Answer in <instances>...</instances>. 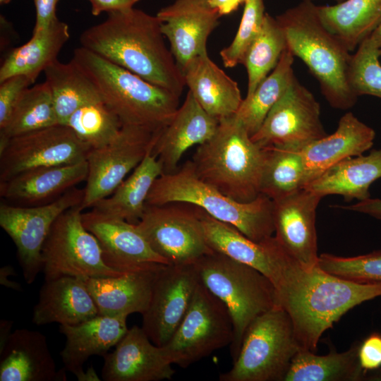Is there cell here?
Instances as JSON below:
<instances>
[{
    "label": "cell",
    "instance_id": "cell-12",
    "mask_svg": "<svg viewBox=\"0 0 381 381\" xmlns=\"http://www.w3.org/2000/svg\"><path fill=\"white\" fill-rule=\"evenodd\" d=\"M161 130L123 125L111 143L90 150L86 159L88 172L80 204L83 210L92 208L113 193L128 174L152 150Z\"/></svg>",
    "mask_w": 381,
    "mask_h": 381
},
{
    "label": "cell",
    "instance_id": "cell-50",
    "mask_svg": "<svg viewBox=\"0 0 381 381\" xmlns=\"http://www.w3.org/2000/svg\"><path fill=\"white\" fill-rule=\"evenodd\" d=\"M14 274L15 271L11 265L2 267L0 270V284L13 290L20 291L22 288L20 284L7 278Z\"/></svg>",
    "mask_w": 381,
    "mask_h": 381
},
{
    "label": "cell",
    "instance_id": "cell-24",
    "mask_svg": "<svg viewBox=\"0 0 381 381\" xmlns=\"http://www.w3.org/2000/svg\"><path fill=\"white\" fill-rule=\"evenodd\" d=\"M375 132L352 112L339 121L336 131L302 148L305 162L303 188L337 162L363 155L374 143Z\"/></svg>",
    "mask_w": 381,
    "mask_h": 381
},
{
    "label": "cell",
    "instance_id": "cell-20",
    "mask_svg": "<svg viewBox=\"0 0 381 381\" xmlns=\"http://www.w3.org/2000/svg\"><path fill=\"white\" fill-rule=\"evenodd\" d=\"M201 218L206 241L214 252L258 270L271 280L277 289L285 269L293 259L274 236L255 241L203 210Z\"/></svg>",
    "mask_w": 381,
    "mask_h": 381
},
{
    "label": "cell",
    "instance_id": "cell-40",
    "mask_svg": "<svg viewBox=\"0 0 381 381\" xmlns=\"http://www.w3.org/2000/svg\"><path fill=\"white\" fill-rule=\"evenodd\" d=\"M90 150L111 143L123 124L103 101L86 104L77 109L66 123Z\"/></svg>",
    "mask_w": 381,
    "mask_h": 381
},
{
    "label": "cell",
    "instance_id": "cell-17",
    "mask_svg": "<svg viewBox=\"0 0 381 381\" xmlns=\"http://www.w3.org/2000/svg\"><path fill=\"white\" fill-rule=\"evenodd\" d=\"M320 195L301 188L272 200L274 237L285 252L301 267H318L316 210Z\"/></svg>",
    "mask_w": 381,
    "mask_h": 381
},
{
    "label": "cell",
    "instance_id": "cell-41",
    "mask_svg": "<svg viewBox=\"0 0 381 381\" xmlns=\"http://www.w3.org/2000/svg\"><path fill=\"white\" fill-rule=\"evenodd\" d=\"M379 47L370 36L363 40L352 54L349 71V83L358 97L370 95L381 99V64Z\"/></svg>",
    "mask_w": 381,
    "mask_h": 381
},
{
    "label": "cell",
    "instance_id": "cell-36",
    "mask_svg": "<svg viewBox=\"0 0 381 381\" xmlns=\"http://www.w3.org/2000/svg\"><path fill=\"white\" fill-rule=\"evenodd\" d=\"M294 62V56L286 48L272 71L250 97L243 99L235 116L250 136L259 130L268 112L296 78Z\"/></svg>",
    "mask_w": 381,
    "mask_h": 381
},
{
    "label": "cell",
    "instance_id": "cell-13",
    "mask_svg": "<svg viewBox=\"0 0 381 381\" xmlns=\"http://www.w3.org/2000/svg\"><path fill=\"white\" fill-rule=\"evenodd\" d=\"M84 189L73 188L56 200L33 206L0 205V226L15 243L24 280L32 284L42 271V251L57 218L80 205Z\"/></svg>",
    "mask_w": 381,
    "mask_h": 381
},
{
    "label": "cell",
    "instance_id": "cell-19",
    "mask_svg": "<svg viewBox=\"0 0 381 381\" xmlns=\"http://www.w3.org/2000/svg\"><path fill=\"white\" fill-rule=\"evenodd\" d=\"M156 16L181 71L192 59L207 53L208 37L222 16L209 0H176Z\"/></svg>",
    "mask_w": 381,
    "mask_h": 381
},
{
    "label": "cell",
    "instance_id": "cell-51",
    "mask_svg": "<svg viewBox=\"0 0 381 381\" xmlns=\"http://www.w3.org/2000/svg\"><path fill=\"white\" fill-rule=\"evenodd\" d=\"M12 324L13 322L8 320H1L0 322V349L3 347L11 334Z\"/></svg>",
    "mask_w": 381,
    "mask_h": 381
},
{
    "label": "cell",
    "instance_id": "cell-26",
    "mask_svg": "<svg viewBox=\"0 0 381 381\" xmlns=\"http://www.w3.org/2000/svg\"><path fill=\"white\" fill-rule=\"evenodd\" d=\"M163 265L157 264L118 277L84 279L99 315H142L148 307L155 279Z\"/></svg>",
    "mask_w": 381,
    "mask_h": 381
},
{
    "label": "cell",
    "instance_id": "cell-39",
    "mask_svg": "<svg viewBox=\"0 0 381 381\" xmlns=\"http://www.w3.org/2000/svg\"><path fill=\"white\" fill-rule=\"evenodd\" d=\"M287 48L285 34L279 22L266 13L262 28L246 52L241 64L248 74L246 97H250L258 85L277 65Z\"/></svg>",
    "mask_w": 381,
    "mask_h": 381
},
{
    "label": "cell",
    "instance_id": "cell-15",
    "mask_svg": "<svg viewBox=\"0 0 381 381\" xmlns=\"http://www.w3.org/2000/svg\"><path fill=\"white\" fill-rule=\"evenodd\" d=\"M327 135L319 102L296 78L251 139L262 147L303 148Z\"/></svg>",
    "mask_w": 381,
    "mask_h": 381
},
{
    "label": "cell",
    "instance_id": "cell-53",
    "mask_svg": "<svg viewBox=\"0 0 381 381\" xmlns=\"http://www.w3.org/2000/svg\"><path fill=\"white\" fill-rule=\"evenodd\" d=\"M370 37L374 40L379 47L381 56V25L373 32Z\"/></svg>",
    "mask_w": 381,
    "mask_h": 381
},
{
    "label": "cell",
    "instance_id": "cell-10",
    "mask_svg": "<svg viewBox=\"0 0 381 381\" xmlns=\"http://www.w3.org/2000/svg\"><path fill=\"white\" fill-rule=\"evenodd\" d=\"M233 337L227 308L200 281L182 321L162 347L173 365L186 368L230 345Z\"/></svg>",
    "mask_w": 381,
    "mask_h": 381
},
{
    "label": "cell",
    "instance_id": "cell-49",
    "mask_svg": "<svg viewBox=\"0 0 381 381\" xmlns=\"http://www.w3.org/2000/svg\"><path fill=\"white\" fill-rule=\"evenodd\" d=\"M245 0H209L210 5L216 8L221 16L229 15L244 4Z\"/></svg>",
    "mask_w": 381,
    "mask_h": 381
},
{
    "label": "cell",
    "instance_id": "cell-22",
    "mask_svg": "<svg viewBox=\"0 0 381 381\" xmlns=\"http://www.w3.org/2000/svg\"><path fill=\"white\" fill-rule=\"evenodd\" d=\"M219 123L188 91L169 123L159 132L152 150L162 165L163 174L177 170L183 155L190 147L209 140Z\"/></svg>",
    "mask_w": 381,
    "mask_h": 381
},
{
    "label": "cell",
    "instance_id": "cell-3",
    "mask_svg": "<svg viewBox=\"0 0 381 381\" xmlns=\"http://www.w3.org/2000/svg\"><path fill=\"white\" fill-rule=\"evenodd\" d=\"M317 6L303 1L276 17L285 34L287 48L318 80L331 107L346 110L358 97L349 83L352 54L323 25Z\"/></svg>",
    "mask_w": 381,
    "mask_h": 381
},
{
    "label": "cell",
    "instance_id": "cell-4",
    "mask_svg": "<svg viewBox=\"0 0 381 381\" xmlns=\"http://www.w3.org/2000/svg\"><path fill=\"white\" fill-rule=\"evenodd\" d=\"M267 150L255 143L235 115L219 121L191 162L197 176L229 198L248 202L260 194Z\"/></svg>",
    "mask_w": 381,
    "mask_h": 381
},
{
    "label": "cell",
    "instance_id": "cell-9",
    "mask_svg": "<svg viewBox=\"0 0 381 381\" xmlns=\"http://www.w3.org/2000/svg\"><path fill=\"white\" fill-rule=\"evenodd\" d=\"M83 210L80 205L70 208L54 223L42 251L45 281L64 276L85 279L126 274L105 263L98 240L83 224Z\"/></svg>",
    "mask_w": 381,
    "mask_h": 381
},
{
    "label": "cell",
    "instance_id": "cell-1",
    "mask_svg": "<svg viewBox=\"0 0 381 381\" xmlns=\"http://www.w3.org/2000/svg\"><path fill=\"white\" fill-rule=\"evenodd\" d=\"M81 47L181 96L186 83L168 49L157 16L134 8L109 13L103 22L85 30Z\"/></svg>",
    "mask_w": 381,
    "mask_h": 381
},
{
    "label": "cell",
    "instance_id": "cell-16",
    "mask_svg": "<svg viewBox=\"0 0 381 381\" xmlns=\"http://www.w3.org/2000/svg\"><path fill=\"white\" fill-rule=\"evenodd\" d=\"M200 282L197 265H164L155 279L141 327L152 343L164 346L185 316Z\"/></svg>",
    "mask_w": 381,
    "mask_h": 381
},
{
    "label": "cell",
    "instance_id": "cell-14",
    "mask_svg": "<svg viewBox=\"0 0 381 381\" xmlns=\"http://www.w3.org/2000/svg\"><path fill=\"white\" fill-rule=\"evenodd\" d=\"M90 150L66 125L56 124L13 137L0 147V181L39 167L85 161Z\"/></svg>",
    "mask_w": 381,
    "mask_h": 381
},
{
    "label": "cell",
    "instance_id": "cell-34",
    "mask_svg": "<svg viewBox=\"0 0 381 381\" xmlns=\"http://www.w3.org/2000/svg\"><path fill=\"white\" fill-rule=\"evenodd\" d=\"M44 72L59 124L66 125L83 105L102 101L96 84L73 60L66 64L56 60Z\"/></svg>",
    "mask_w": 381,
    "mask_h": 381
},
{
    "label": "cell",
    "instance_id": "cell-29",
    "mask_svg": "<svg viewBox=\"0 0 381 381\" xmlns=\"http://www.w3.org/2000/svg\"><path fill=\"white\" fill-rule=\"evenodd\" d=\"M182 73L188 91L207 114L219 121L236 114L243 99L238 84L207 53L192 59Z\"/></svg>",
    "mask_w": 381,
    "mask_h": 381
},
{
    "label": "cell",
    "instance_id": "cell-42",
    "mask_svg": "<svg viewBox=\"0 0 381 381\" xmlns=\"http://www.w3.org/2000/svg\"><path fill=\"white\" fill-rule=\"evenodd\" d=\"M318 267L340 278L358 283H381V250L355 257L319 255Z\"/></svg>",
    "mask_w": 381,
    "mask_h": 381
},
{
    "label": "cell",
    "instance_id": "cell-2",
    "mask_svg": "<svg viewBox=\"0 0 381 381\" xmlns=\"http://www.w3.org/2000/svg\"><path fill=\"white\" fill-rule=\"evenodd\" d=\"M278 304L289 315L300 349L315 352L322 334L363 302L381 296V283H358L292 260L277 287Z\"/></svg>",
    "mask_w": 381,
    "mask_h": 381
},
{
    "label": "cell",
    "instance_id": "cell-7",
    "mask_svg": "<svg viewBox=\"0 0 381 381\" xmlns=\"http://www.w3.org/2000/svg\"><path fill=\"white\" fill-rule=\"evenodd\" d=\"M195 264L201 282L223 302L231 315L234 337L229 346L234 361L252 322L279 306L276 288L258 270L217 252L203 256Z\"/></svg>",
    "mask_w": 381,
    "mask_h": 381
},
{
    "label": "cell",
    "instance_id": "cell-55",
    "mask_svg": "<svg viewBox=\"0 0 381 381\" xmlns=\"http://www.w3.org/2000/svg\"><path fill=\"white\" fill-rule=\"evenodd\" d=\"M302 1H313V0H302ZM334 1H335L337 2V3H340V2H341V1H344V0H334Z\"/></svg>",
    "mask_w": 381,
    "mask_h": 381
},
{
    "label": "cell",
    "instance_id": "cell-30",
    "mask_svg": "<svg viewBox=\"0 0 381 381\" xmlns=\"http://www.w3.org/2000/svg\"><path fill=\"white\" fill-rule=\"evenodd\" d=\"M380 178L381 148L337 162L303 188L322 197L339 195L346 200L362 201L370 198L369 188Z\"/></svg>",
    "mask_w": 381,
    "mask_h": 381
},
{
    "label": "cell",
    "instance_id": "cell-5",
    "mask_svg": "<svg viewBox=\"0 0 381 381\" xmlns=\"http://www.w3.org/2000/svg\"><path fill=\"white\" fill-rule=\"evenodd\" d=\"M96 84L102 101L123 125L161 130L179 107L180 96L80 47L72 59Z\"/></svg>",
    "mask_w": 381,
    "mask_h": 381
},
{
    "label": "cell",
    "instance_id": "cell-6",
    "mask_svg": "<svg viewBox=\"0 0 381 381\" xmlns=\"http://www.w3.org/2000/svg\"><path fill=\"white\" fill-rule=\"evenodd\" d=\"M185 202L195 205L212 217L231 225L248 238L261 241L273 236V202L260 193L248 202L235 200L201 180L191 160L155 181L146 205Z\"/></svg>",
    "mask_w": 381,
    "mask_h": 381
},
{
    "label": "cell",
    "instance_id": "cell-45",
    "mask_svg": "<svg viewBox=\"0 0 381 381\" xmlns=\"http://www.w3.org/2000/svg\"><path fill=\"white\" fill-rule=\"evenodd\" d=\"M361 367L367 373L381 367V334L373 333L360 344L358 351Z\"/></svg>",
    "mask_w": 381,
    "mask_h": 381
},
{
    "label": "cell",
    "instance_id": "cell-11",
    "mask_svg": "<svg viewBox=\"0 0 381 381\" xmlns=\"http://www.w3.org/2000/svg\"><path fill=\"white\" fill-rule=\"evenodd\" d=\"M201 214L200 208L185 202L146 205L135 226L169 265L191 264L214 252L206 241Z\"/></svg>",
    "mask_w": 381,
    "mask_h": 381
},
{
    "label": "cell",
    "instance_id": "cell-31",
    "mask_svg": "<svg viewBox=\"0 0 381 381\" xmlns=\"http://www.w3.org/2000/svg\"><path fill=\"white\" fill-rule=\"evenodd\" d=\"M70 38L68 25L59 18L47 28L32 34L29 41L11 49L0 68V83L16 75L33 83L53 62Z\"/></svg>",
    "mask_w": 381,
    "mask_h": 381
},
{
    "label": "cell",
    "instance_id": "cell-37",
    "mask_svg": "<svg viewBox=\"0 0 381 381\" xmlns=\"http://www.w3.org/2000/svg\"><path fill=\"white\" fill-rule=\"evenodd\" d=\"M56 124L59 123L52 92L45 80L23 92L8 122L0 129V147L13 137Z\"/></svg>",
    "mask_w": 381,
    "mask_h": 381
},
{
    "label": "cell",
    "instance_id": "cell-46",
    "mask_svg": "<svg viewBox=\"0 0 381 381\" xmlns=\"http://www.w3.org/2000/svg\"><path fill=\"white\" fill-rule=\"evenodd\" d=\"M59 1L34 0L36 17L32 33L47 28L58 19L56 9Z\"/></svg>",
    "mask_w": 381,
    "mask_h": 381
},
{
    "label": "cell",
    "instance_id": "cell-27",
    "mask_svg": "<svg viewBox=\"0 0 381 381\" xmlns=\"http://www.w3.org/2000/svg\"><path fill=\"white\" fill-rule=\"evenodd\" d=\"M86 160L66 165L39 167L0 181V195L29 206L52 202L85 181Z\"/></svg>",
    "mask_w": 381,
    "mask_h": 381
},
{
    "label": "cell",
    "instance_id": "cell-35",
    "mask_svg": "<svg viewBox=\"0 0 381 381\" xmlns=\"http://www.w3.org/2000/svg\"><path fill=\"white\" fill-rule=\"evenodd\" d=\"M358 344L346 351L334 350L320 356L300 349L293 358L284 381H358L365 377L361 367Z\"/></svg>",
    "mask_w": 381,
    "mask_h": 381
},
{
    "label": "cell",
    "instance_id": "cell-52",
    "mask_svg": "<svg viewBox=\"0 0 381 381\" xmlns=\"http://www.w3.org/2000/svg\"><path fill=\"white\" fill-rule=\"evenodd\" d=\"M101 379L99 377L95 368L90 366L84 373V375L81 379V381H99Z\"/></svg>",
    "mask_w": 381,
    "mask_h": 381
},
{
    "label": "cell",
    "instance_id": "cell-43",
    "mask_svg": "<svg viewBox=\"0 0 381 381\" xmlns=\"http://www.w3.org/2000/svg\"><path fill=\"white\" fill-rule=\"evenodd\" d=\"M265 14L264 0H245L237 32L231 43L220 52L225 67L241 64L246 52L262 28Z\"/></svg>",
    "mask_w": 381,
    "mask_h": 381
},
{
    "label": "cell",
    "instance_id": "cell-28",
    "mask_svg": "<svg viewBox=\"0 0 381 381\" xmlns=\"http://www.w3.org/2000/svg\"><path fill=\"white\" fill-rule=\"evenodd\" d=\"M99 315L85 280L64 276L45 281L33 309L32 321L37 325L56 322L76 325Z\"/></svg>",
    "mask_w": 381,
    "mask_h": 381
},
{
    "label": "cell",
    "instance_id": "cell-54",
    "mask_svg": "<svg viewBox=\"0 0 381 381\" xmlns=\"http://www.w3.org/2000/svg\"><path fill=\"white\" fill-rule=\"evenodd\" d=\"M11 0H0V4L1 5H5L10 3Z\"/></svg>",
    "mask_w": 381,
    "mask_h": 381
},
{
    "label": "cell",
    "instance_id": "cell-33",
    "mask_svg": "<svg viewBox=\"0 0 381 381\" xmlns=\"http://www.w3.org/2000/svg\"><path fill=\"white\" fill-rule=\"evenodd\" d=\"M152 150L112 194L97 202L92 208L137 224L144 213L146 200L155 181L163 174L162 165L152 154Z\"/></svg>",
    "mask_w": 381,
    "mask_h": 381
},
{
    "label": "cell",
    "instance_id": "cell-48",
    "mask_svg": "<svg viewBox=\"0 0 381 381\" xmlns=\"http://www.w3.org/2000/svg\"><path fill=\"white\" fill-rule=\"evenodd\" d=\"M342 209L363 213L381 219V199L369 198L358 202L341 207Z\"/></svg>",
    "mask_w": 381,
    "mask_h": 381
},
{
    "label": "cell",
    "instance_id": "cell-44",
    "mask_svg": "<svg viewBox=\"0 0 381 381\" xmlns=\"http://www.w3.org/2000/svg\"><path fill=\"white\" fill-rule=\"evenodd\" d=\"M32 83L23 75L11 76L0 83V129L6 126L21 95Z\"/></svg>",
    "mask_w": 381,
    "mask_h": 381
},
{
    "label": "cell",
    "instance_id": "cell-21",
    "mask_svg": "<svg viewBox=\"0 0 381 381\" xmlns=\"http://www.w3.org/2000/svg\"><path fill=\"white\" fill-rule=\"evenodd\" d=\"M104 358L102 378L104 381H159L171 380L173 364L162 346L150 339L140 327L133 325Z\"/></svg>",
    "mask_w": 381,
    "mask_h": 381
},
{
    "label": "cell",
    "instance_id": "cell-32",
    "mask_svg": "<svg viewBox=\"0 0 381 381\" xmlns=\"http://www.w3.org/2000/svg\"><path fill=\"white\" fill-rule=\"evenodd\" d=\"M317 10L323 25L350 52L381 25V0H344Z\"/></svg>",
    "mask_w": 381,
    "mask_h": 381
},
{
    "label": "cell",
    "instance_id": "cell-18",
    "mask_svg": "<svg viewBox=\"0 0 381 381\" xmlns=\"http://www.w3.org/2000/svg\"><path fill=\"white\" fill-rule=\"evenodd\" d=\"M82 222L98 240L105 263L116 271L127 273L157 264L169 265L134 224L94 208L82 212Z\"/></svg>",
    "mask_w": 381,
    "mask_h": 381
},
{
    "label": "cell",
    "instance_id": "cell-8",
    "mask_svg": "<svg viewBox=\"0 0 381 381\" xmlns=\"http://www.w3.org/2000/svg\"><path fill=\"white\" fill-rule=\"evenodd\" d=\"M299 349L289 315L276 306L249 325L231 368L219 380L284 381Z\"/></svg>",
    "mask_w": 381,
    "mask_h": 381
},
{
    "label": "cell",
    "instance_id": "cell-23",
    "mask_svg": "<svg viewBox=\"0 0 381 381\" xmlns=\"http://www.w3.org/2000/svg\"><path fill=\"white\" fill-rule=\"evenodd\" d=\"M56 370L46 337L22 328L11 332L0 349V381H65Z\"/></svg>",
    "mask_w": 381,
    "mask_h": 381
},
{
    "label": "cell",
    "instance_id": "cell-25",
    "mask_svg": "<svg viewBox=\"0 0 381 381\" xmlns=\"http://www.w3.org/2000/svg\"><path fill=\"white\" fill-rule=\"evenodd\" d=\"M127 318L97 315L76 325H60L59 331L66 339L61 352L64 368L81 381L85 361L92 356H105L126 334Z\"/></svg>",
    "mask_w": 381,
    "mask_h": 381
},
{
    "label": "cell",
    "instance_id": "cell-38",
    "mask_svg": "<svg viewBox=\"0 0 381 381\" xmlns=\"http://www.w3.org/2000/svg\"><path fill=\"white\" fill-rule=\"evenodd\" d=\"M265 148L267 156L260 193L274 200L303 188L305 162L302 148L279 146Z\"/></svg>",
    "mask_w": 381,
    "mask_h": 381
},
{
    "label": "cell",
    "instance_id": "cell-47",
    "mask_svg": "<svg viewBox=\"0 0 381 381\" xmlns=\"http://www.w3.org/2000/svg\"><path fill=\"white\" fill-rule=\"evenodd\" d=\"M91 4V13L97 16L102 12L107 13L126 11L133 8L140 0H88Z\"/></svg>",
    "mask_w": 381,
    "mask_h": 381
}]
</instances>
